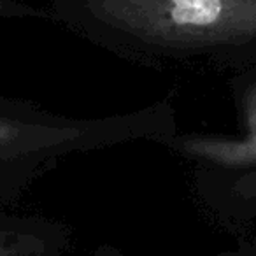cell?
I'll use <instances>...</instances> for the list:
<instances>
[{
	"instance_id": "7a4b0ae2",
	"label": "cell",
	"mask_w": 256,
	"mask_h": 256,
	"mask_svg": "<svg viewBox=\"0 0 256 256\" xmlns=\"http://www.w3.org/2000/svg\"><path fill=\"white\" fill-rule=\"evenodd\" d=\"M174 134L168 102L79 118L0 95V212L11 210L37 179L67 158L136 142L160 144Z\"/></svg>"
},
{
	"instance_id": "8992f818",
	"label": "cell",
	"mask_w": 256,
	"mask_h": 256,
	"mask_svg": "<svg viewBox=\"0 0 256 256\" xmlns=\"http://www.w3.org/2000/svg\"><path fill=\"white\" fill-rule=\"evenodd\" d=\"M230 195L235 198H256V170L244 172L242 176H237L228 186Z\"/></svg>"
},
{
	"instance_id": "277c9868",
	"label": "cell",
	"mask_w": 256,
	"mask_h": 256,
	"mask_svg": "<svg viewBox=\"0 0 256 256\" xmlns=\"http://www.w3.org/2000/svg\"><path fill=\"white\" fill-rule=\"evenodd\" d=\"M70 228L39 214L0 212V256H67Z\"/></svg>"
},
{
	"instance_id": "3957f363",
	"label": "cell",
	"mask_w": 256,
	"mask_h": 256,
	"mask_svg": "<svg viewBox=\"0 0 256 256\" xmlns=\"http://www.w3.org/2000/svg\"><path fill=\"white\" fill-rule=\"evenodd\" d=\"M244 120L246 132L242 137L174 134L158 146L167 148L204 170L220 174L248 170L256 167V84L244 95Z\"/></svg>"
},
{
	"instance_id": "6da1fadb",
	"label": "cell",
	"mask_w": 256,
	"mask_h": 256,
	"mask_svg": "<svg viewBox=\"0 0 256 256\" xmlns=\"http://www.w3.org/2000/svg\"><path fill=\"white\" fill-rule=\"evenodd\" d=\"M53 22L148 68L256 39V0H51Z\"/></svg>"
},
{
	"instance_id": "5b68a950",
	"label": "cell",
	"mask_w": 256,
	"mask_h": 256,
	"mask_svg": "<svg viewBox=\"0 0 256 256\" xmlns=\"http://www.w3.org/2000/svg\"><path fill=\"white\" fill-rule=\"evenodd\" d=\"M0 20H44L53 22L51 11L28 4L25 0H0Z\"/></svg>"
}]
</instances>
